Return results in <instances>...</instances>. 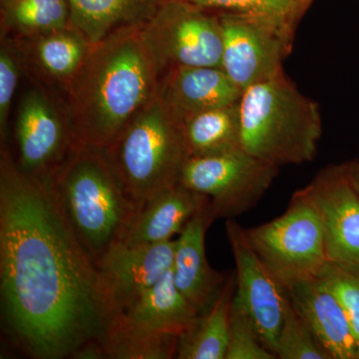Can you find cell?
Returning <instances> with one entry per match:
<instances>
[{
  "instance_id": "cell-6",
  "label": "cell",
  "mask_w": 359,
  "mask_h": 359,
  "mask_svg": "<svg viewBox=\"0 0 359 359\" xmlns=\"http://www.w3.org/2000/svg\"><path fill=\"white\" fill-rule=\"evenodd\" d=\"M250 247L285 290L314 280L328 264L320 216L302 189L278 218L245 229Z\"/></svg>"
},
{
  "instance_id": "cell-12",
  "label": "cell",
  "mask_w": 359,
  "mask_h": 359,
  "mask_svg": "<svg viewBox=\"0 0 359 359\" xmlns=\"http://www.w3.org/2000/svg\"><path fill=\"white\" fill-rule=\"evenodd\" d=\"M226 233L236 264L235 297L252 318L264 346L275 354L289 294L250 247L245 228L229 219Z\"/></svg>"
},
{
  "instance_id": "cell-23",
  "label": "cell",
  "mask_w": 359,
  "mask_h": 359,
  "mask_svg": "<svg viewBox=\"0 0 359 359\" xmlns=\"http://www.w3.org/2000/svg\"><path fill=\"white\" fill-rule=\"evenodd\" d=\"M69 26L68 0H1V35L29 37Z\"/></svg>"
},
{
  "instance_id": "cell-28",
  "label": "cell",
  "mask_w": 359,
  "mask_h": 359,
  "mask_svg": "<svg viewBox=\"0 0 359 359\" xmlns=\"http://www.w3.org/2000/svg\"><path fill=\"white\" fill-rule=\"evenodd\" d=\"M25 65L20 49L14 40L7 35H1L0 44V137L1 144L6 145L8 135V121L11 104Z\"/></svg>"
},
{
  "instance_id": "cell-11",
  "label": "cell",
  "mask_w": 359,
  "mask_h": 359,
  "mask_svg": "<svg viewBox=\"0 0 359 359\" xmlns=\"http://www.w3.org/2000/svg\"><path fill=\"white\" fill-rule=\"evenodd\" d=\"M302 190L320 216L328 263L359 275V196L342 164L325 167Z\"/></svg>"
},
{
  "instance_id": "cell-19",
  "label": "cell",
  "mask_w": 359,
  "mask_h": 359,
  "mask_svg": "<svg viewBox=\"0 0 359 359\" xmlns=\"http://www.w3.org/2000/svg\"><path fill=\"white\" fill-rule=\"evenodd\" d=\"M199 314L175 285L171 269L131 308L112 320L144 332L180 337L193 327Z\"/></svg>"
},
{
  "instance_id": "cell-13",
  "label": "cell",
  "mask_w": 359,
  "mask_h": 359,
  "mask_svg": "<svg viewBox=\"0 0 359 359\" xmlns=\"http://www.w3.org/2000/svg\"><path fill=\"white\" fill-rule=\"evenodd\" d=\"M176 243L128 245L119 242L106 250L97 268L112 318L131 308L172 269Z\"/></svg>"
},
{
  "instance_id": "cell-15",
  "label": "cell",
  "mask_w": 359,
  "mask_h": 359,
  "mask_svg": "<svg viewBox=\"0 0 359 359\" xmlns=\"http://www.w3.org/2000/svg\"><path fill=\"white\" fill-rule=\"evenodd\" d=\"M26 74L65 92L86 60L92 44L72 26L29 37H11Z\"/></svg>"
},
{
  "instance_id": "cell-21",
  "label": "cell",
  "mask_w": 359,
  "mask_h": 359,
  "mask_svg": "<svg viewBox=\"0 0 359 359\" xmlns=\"http://www.w3.org/2000/svg\"><path fill=\"white\" fill-rule=\"evenodd\" d=\"M235 292L236 276L230 273L209 308L199 314L190 330L180 335L176 358H226Z\"/></svg>"
},
{
  "instance_id": "cell-10",
  "label": "cell",
  "mask_w": 359,
  "mask_h": 359,
  "mask_svg": "<svg viewBox=\"0 0 359 359\" xmlns=\"http://www.w3.org/2000/svg\"><path fill=\"white\" fill-rule=\"evenodd\" d=\"M223 29L222 69L244 91L285 74L295 32L263 18L218 13Z\"/></svg>"
},
{
  "instance_id": "cell-27",
  "label": "cell",
  "mask_w": 359,
  "mask_h": 359,
  "mask_svg": "<svg viewBox=\"0 0 359 359\" xmlns=\"http://www.w3.org/2000/svg\"><path fill=\"white\" fill-rule=\"evenodd\" d=\"M259 337L252 318L233 295L230 335L224 359H276Z\"/></svg>"
},
{
  "instance_id": "cell-9",
  "label": "cell",
  "mask_w": 359,
  "mask_h": 359,
  "mask_svg": "<svg viewBox=\"0 0 359 359\" xmlns=\"http://www.w3.org/2000/svg\"><path fill=\"white\" fill-rule=\"evenodd\" d=\"M30 79L16 113L14 159L25 173L45 178L51 177L74 147V132L65 97Z\"/></svg>"
},
{
  "instance_id": "cell-22",
  "label": "cell",
  "mask_w": 359,
  "mask_h": 359,
  "mask_svg": "<svg viewBox=\"0 0 359 359\" xmlns=\"http://www.w3.org/2000/svg\"><path fill=\"white\" fill-rule=\"evenodd\" d=\"M182 124L190 158L242 150L238 103L188 116Z\"/></svg>"
},
{
  "instance_id": "cell-17",
  "label": "cell",
  "mask_w": 359,
  "mask_h": 359,
  "mask_svg": "<svg viewBox=\"0 0 359 359\" xmlns=\"http://www.w3.org/2000/svg\"><path fill=\"white\" fill-rule=\"evenodd\" d=\"M159 94L183 119L238 103L243 91L222 67H175L161 77Z\"/></svg>"
},
{
  "instance_id": "cell-4",
  "label": "cell",
  "mask_w": 359,
  "mask_h": 359,
  "mask_svg": "<svg viewBox=\"0 0 359 359\" xmlns=\"http://www.w3.org/2000/svg\"><path fill=\"white\" fill-rule=\"evenodd\" d=\"M238 111L241 146L248 154L278 168L306 164L318 155L320 107L285 74L244 90Z\"/></svg>"
},
{
  "instance_id": "cell-5",
  "label": "cell",
  "mask_w": 359,
  "mask_h": 359,
  "mask_svg": "<svg viewBox=\"0 0 359 359\" xmlns=\"http://www.w3.org/2000/svg\"><path fill=\"white\" fill-rule=\"evenodd\" d=\"M103 151L138 210L177 185L190 158L182 119L160 94Z\"/></svg>"
},
{
  "instance_id": "cell-3",
  "label": "cell",
  "mask_w": 359,
  "mask_h": 359,
  "mask_svg": "<svg viewBox=\"0 0 359 359\" xmlns=\"http://www.w3.org/2000/svg\"><path fill=\"white\" fill-rule=\"evenodd\" d=\"M52 188L78 238L95 262L121 241L138 211L103 149L76 144L50 177Z\"/></svg>"
},
{
  "instance_id": "cell-18",
  "label": "cell",
  "mask_w": 359,
  "mask_h": 359,
  "mask_svg": "<svg viewBox=\"0 0 359 359\" xmlns=\"http://www.w3.org/2000/svg\"><path fill=\"white\" fill-rule=\"evenodd\" d=\"M210 202L181 184L163 191L136 212L120 243L154 245L174 240L194 215Z\"/></svg>"
},
{
  "instance_id": "cell-1",
  "label": "cell",
  "mask_w": 359,
  "mask_h": 359,
  "mask_svg": "<svg viewBox=\"0 0 359 359\" xmlns=\"http://www.w3.org/2000/svg\"><path fill=\"white\" fill-rule=\"evenodd\" d=\"M0 294L11 342L35 359H83L112 320L95 262L59 204L50 177L0 154Z\"/></svg>"
},
{
  "instance_id": "cell-26",
  "label": "cell",
  "mask_w": 359,
  "mask_h": 359,
  "mask_svg": "<svg viewBox=\"0 0 359 359\" xmlns=\"http://www.w3.org/2000/svg\"><path fill=\"white\" fill-rule=\"evenodd\" d=\"M275 354L280 359H332L292 306L290 297Z\"/></svg>"
},
{
  "instance_id": "cell-7",
  "label": "cell",
  "mask_w": 359,
  "mask_h": 359,
  "mask_svg": "<svg viewBox=\"0 0 359 359\" xmlns=\"http://www.w3.org/2000/svg\"><path fill=\"white\" fill-rule=\"evenodd\" d=\"M141 32L161 77L175 67H221L223 29L218 13L188 0H165Z\"/></svg>"
},
{
  "instance_id": "cell-20",
  "label": "cell",
  "mask_w": 359,
  "mask_h": 359,
  "mask_svg": "<svg viewBox=\"0 0 359 359\" xmlns=\"http://www.w3.org/2000/svg\"><path fill=\"white\" fill-rule=\"evenodd\" d=\"M165 0H68L71 26L95 44L122 28L142 26Z\"/></svg>"
},
{
  "instance_id": "cell-25",
  "label": "cell",
  "mask_w": 359,
  "mask_h": 359,
  "mask_svg": "<svg viewBox=\"0 0 359 359\" xmlns=\"http://www.w3.org/2000/svg\"><path fill=\"white\" fill-rule=\"evenodd\" d=\"M215 13L263 18L295 32L313 0H188Z\"/></svg>"
},
{
  "instance_id": "cell-14",
  "label": "cell",
  "mask_w": 359,
  "mask_h": 359,
  "mask_svg": "<svg viewBox=\"0 0 359 359\" xmlns=\"http://www.w3.org/2000/svg\"><path fill=\"white\" fill-rule=\"evenodd\" d=\"M215 219L210 202L194 215L177 238L172 264L175 285L200 313L216 299L229 276L212 269L205 256V233Z\"/></svg>"
},
{
  "instance_id": "cell-30",
  "label": "cell",
  "mask_w": 359,
  "mask_h": 359,
  "mask_svg": "<svg viewBox=\"0 0 359 359\" xmlns=\"http://www.w3.org/2000/svg\"><path fill=\"white\" fill-rule=\"evenodd\" d=\"M342 167H344L347 179L349 180L351 186L353 187L354 190L359 196V159L344 163V164H342Z\"/></svg>"
},
{
  "instance_id": "cell-16",
  "label": "cell",
  "mask_w": 359,
  "mask_h": 359,
  "mask_svg": "<svg viewBox=\"0 0 359 359\" xmlns=\"http://www.w3.org/2000/svg\"><path fill=\"white\" fill-rule=\"evenodd\" d=\"M292 306L332 359H359L353 328L341 304L320 278L285 290Z\"/></svg>"
},
{
  "instance_id": "cell-24",
  "label": "cell",
  "mask_w": 359,
  "mask_h": 359,
  "mask_svg": "<svg viewBox=\"0 0 359 359\" xmlns=\"http://www.w3.org/2000/svg\"><path fill=\"white\" fill-rule=\"evenodd\" d=\"M179 337L153 334L111 321L97 347L99 358L169 359L176 358Z\"/></svg>"
},
{
  "instance_id": "cell-8",
  "label": "cell",
  "mask_w": 359,
  "mask_h": 359,
  "mask_svg": "<svg viewBox=\"0 0 359 359\" xmlns=\"http://www.w3.org/2000/svg\"><path fill=\"white\" fill-rule=\"evenodd\" d=\"M280 168L240 150L211 157H191L179 183L210 200L216 219H233L263 199Z\"/></svg>"
},
{
  "instance_id": "cell-29",
  "label": "cell",
  "mask_w": 359,
  "mask_h": 359,
  "mask_svg": "<svg viewBox=\"0 0 359 359\" xmlns=\"http://www.w3.org/2000/svg\"><path fill=\"white\" fill-rule=\"evenodd\" d=\"M321 282L334 292L346 311L358 346L359 358V275L328 263L320 276Z\"/></svg>"
},
{
  "instance_id": "cell-2",
  "label": "cell",
  "mask_w": 359,
  "mask_h": 359,
  "mask_svg": "<svg viewBox=\"0 0 359 359\" xmlns=\"http://www.w3.org/2000/svg\"><path fill=\"white\" fill-rule=\"evenodd\" d=\"M160 81L141 26L122 28L92 44L65 92L75 145L107 147L154 100Z\"/></svg>"
}]
</instances>
